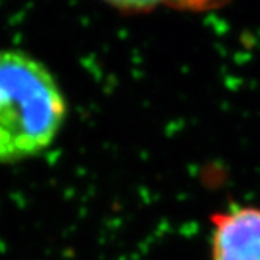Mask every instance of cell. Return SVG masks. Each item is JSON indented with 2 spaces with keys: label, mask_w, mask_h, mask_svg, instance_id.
Masks as SVG:
<instances>
[{
  "label": "cell",
  "mask_w": 260,
  "mask_h": 260,
  "mask_svg": "<svg viewBox=\"0 0 260 260\" xmlns=\"http://www.w3.org/2000/svg\"><path fill=\"white\" fill-rule=\"evenodd\" d=\"M66 101L52 72L21 50H0V163L40 155L55 141Z\"/></svg>",
  "instance_id": "1"
},
{
  "label": "cell",
  "mask_w": 260,
  "mask_h": 260,
  "mask_svg": "<svg viewBox=\"0 0 260 260\" xmlns=\"http://www.w3.org/2000/svg\"><path fill=\"white\" fill-rule=\"evenodd\" d=\"M212 222V260H260V209L218 212Z\"/></svg>",
  "instance_id": "2"
}]
</instances>
